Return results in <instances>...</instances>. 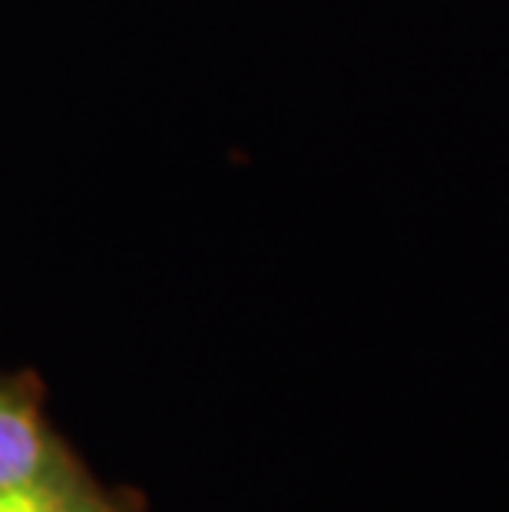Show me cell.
Returning <instances> with one entry per match:
<instances>
[{
    "mask_svg": "<svg viewBox=\"0 0 509 512\" xmlns=\"http://www.w3.org/2000/svg\"><path fill=\"white\" fill-rule=\"evenodd\" d=\"M47 437L34 403L0 387V486L37 483L47 473Z\"/></svg>",
    "mask_w": 509,
    "mask_h": 512,
    "instance_id": "obj_1",
    "label": "cell"
},
{
    "mask_svg": "<svg viewBox=\"0 0 509 512\" xmlns=\"http://www.w3.org/2000/svg\"><path fill=\"white\" fill-rule=\"evenodd\" d=\"M0 512H70L63 493L47 479L24 486H0Z\"/></svg>",
    "mask_w": 509,
    "mask_h": 512,
    "instance_id": "obj_2",
    "label": "cell"
}]
</instances>
